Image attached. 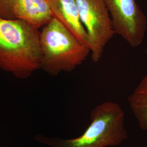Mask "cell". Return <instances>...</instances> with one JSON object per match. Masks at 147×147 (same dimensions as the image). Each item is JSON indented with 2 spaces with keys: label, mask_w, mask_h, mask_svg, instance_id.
<instances>
[{
  "label": "cell",
  "mask_w": 147,
  "mask_h": 147,
  "mask_svg": "<svg viewBox=\"0 0 147 147\" xmlns=\"http://www.w3.org/2000/svg\"><path fill=\"white\" fill-rule=\"evenodd\" d=\"M39 33L19 19L0 17V69L26 79L41 68Z\"/></svg>",
  "instance_id": "cell-1"
},
{
  "label": "cell",
  "mask_w": 147,
  "mask_h": 147,
  "mask_svg": "<svg viewBox=\"0 0 147 147\" xmlns=\"http://www.w3.org/2000/svg\"><path fill=\"white\" fill-rule=\"evenodd\" d=\"M91 123L84 133L73 139L38 135L36 139L50 147H107L119 146L127 138L124 112L118 104L107 101L91 112Z\"/></svg>",
  "instance_id": "cell-2"
},
{
  "label": "cell",
  "mask_w": 147,
  "mask_h": 147,
  "mask_svg": "<svg viewBox=\"0 0 147 147\" xmlns=\"http://www.w3.org/2000/svg\"><path fill=\"white\" fill-rule=\"evenodd\" d=\"M41 68L51 75L70 72L87 59L90 51L53 18L39 33Z\"/></svg>",
  "instance_id": "cell-3"
},
{
  "label": "cell",
  "mask_w": 147,
  "mask_h": 147,
  "mask_svg": "<svg viewBox=\"0 0 147 147\" xmlns=\"http://www.w3.org/2000/svg\"><path fill=\"white\" fill-rule=\"evenodd\" d=\"M79 16L87 33L92 59L98 62L114 31L104 0H75Z\"/></svg>",
  "instance_id": "cell-4"
},
{
  "label": "cell",
  "mask_w": 147,
  "mask_h": 147,
  "mask_svg": "<svg viewBox=\"0 0 147 147\" xmlns=\"http://www.w3.org/2000/svg\"><path fill=\"white\" fill-rule=\"evenodd\" d=\"M115 34L132 47H140L147 30V19L136 0H104Z\"/></svg>",
  "instance_id": "cell-5"
},
{
  "label": "cell",
  "mask_w": 147,
  "mask_h": 147,
  "mask_svg": "<svg viewBox=\"0 0 147 147\" xmlns=\"http://www.w3.org/2000/svg\"><path fill=\"white\" fill-rule=\"evenodd\" d=\"M15 19L24 21L39 30L52 20L49 3L45 0H11Z\"/></svg>",
  "instance_id": "cell-6"
},
{
  "label": "cell",
  "mask_w": 147,
  "mask_h": 147,
  "mask_svg": "<svg viewBox=\"0 0 147 147\" xmlns=\"http://www.w3.org/2000/svg\"><path fill=\"white\" fill-rule=\"evenodd\" d=\"M49 4L53 17L89 47L87 33L81 21L75 0H52Z\"/></svg>",
  "instance_id": "cell-7"
},
{
  "label": "cell",
  "mask_w": 147,
  "mask_h": 147,
  "mask_svg": "<svg viewBox=\"0 0 147 147\" xmlns=\"http://www.w3.org/2000/svg\"><path fill=\"white\" fill-rule=\"evenodd\" d=\"M127 101L139 126L147 131V74L129 95Z\"/></svg>",
  "instance_id": "cell-8"
},
{
  "label": "cell",
  "mask_w": 147,
  "mask_h": 147,
  "mask_svg": "<svg viewBox=\"0 0 147 147\" xmlns=\"http://www.w3.org/2000/svg\"><path fill=\"white\" fill-rule=\"evenodd\" d=\"M0 17L6 19H15L11 0H0Z\"/></svg>",
  "instance_id": "cell-9"
},
{
  "label": "cell",
  "mask_w": 147,
  "mask_h": 147,
  "mask_svg": "<svg viewBox=\"0 0 147 147\" xmlns=\"http://www.w3.org/2000/svg\"><path fill=\"white\" fill-rule=\"evenodd\" d=\"M45 1H47L49 3H50L52 0H45Z\"/></svg>",
  "instance_id": "cell-10"
}]
</instances>
